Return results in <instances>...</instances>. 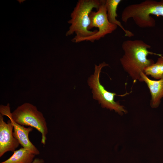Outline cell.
Returning a JSON list of instances; mask_svg holds the SVG:
<instances>
[{
    "label": "cell",
    "mask_w": 163,
    "mask_h": 163,
    "mask_svg": "<svg viewBox=\"0 0 163 163\" xmlns=\"http://www.w3.org/2000/svg\"><path fill=\"white\" fill-rule=\"evenodd\" d=\"M124 54L120 59L124 70L135 81L142 82L141 74L145 69L155 62L147 58L149 54L161 55L150 52V45L140 40H129L124 41L121 45Z\"/></svg>",
    "instance_id": "obj_1"
},
{
    "label": "cell",
    "mask_w": 163,
    "mask_h": 163,
    "mask_svg": "<svg viewBox=\"0 0 163 163\" xmlns=\"http://www.w3.org/2000/svg\"><path fill=\"white\" fill-rule=\"evenodd\" d=\"M103 0H79L71 13L68 23L71 25L66 35L75 34L76 38L86 37L94 35L98 30L88 29L90 24L89 14L92 9L97 10Z\"/></svg>",
    "instance_id": "obj_2"
},
{
    "label": "cell",
    "mask_w": 163,
    "mask_h": 163,
    "mask_svg": "<svg viewBox=\"0 0 163 163\" xmlns=\"http://www.w3.org/2000/svg\"><path fill=\"white\" fill-rule=\"evenodd\" d=\"M11 117L15 122L21 125L36 129L41 134V143L45 145L48 133L47 123L43 114L36 106L25 103L11 113Z\"/></svg>",
    "instance_id": "obj_3"
},
{
    "label": "cell",
    "mask_w": 163,
    "mask_h": 163,
    "mask_svg": "<svg viewBox=\"0 0 163 163\" xmlns=\"http://www.w3.org/2000/svg\"><path fill=\"white\" fill-rule=\"evenodd\" d=\"M108 64L104 62L97 66L95 65L94 72L88 78V82L90 88L92 89L93 98L98 101L103 108L113 110L119 114L122 115L127 113L124 106L120 104L114 100L116 96H123L128 93L122 95H118L115 93L107 90L100 82L99 77L102 69L104 67L108 66Z\"/></svg>",
    "instance_id": "obj_4"
},
{
    "label": "cell",
    "mask_w": 163,
    "mask_h": 163,
    "mask_svg": "<svg viewBox=\"0 0 163 163\" xmlns=\"http://www.w3.org/2000/svg\"><path fill=\"white\" fill-rule=\"evenodd\" d=\"M105 0H103L101 4L96 11H92L89 14L90 24L88 29L94 27L98 28L97 32L91 36L84 38L74 37L72 40L74 43H80L84 41L94 42L104 38L115 31L118 26L110 23L107 18Z\"/></svg>",
    "instance_id": "obj_5"
},
{
    "label": "cell",
    "mask_w": 163,
    "mask_h": 163,
    "mask_svg": "<svg viewBox=\"0 0 163 163\" xmlns=\"http://www.w3.org/2000/svg\"><path fill=\"white\" fill-rule=\"evenodd\" d=\"M0 114L7 116L11 122L14 127L13 135L18 141L21 146L35 155H39L38 149L31 142L29 139V133L32 132L33 128L31 127H26L15 122L12 119L9 103L6 105H1Z\"/></svg>",
    "instance_id": "obj_6"
},
{
    "label": "cell",
    "mask_w": 163,
    "mask_h": 163,
    "mask_svg": "<svg viewBox=\"0 0 163 163\" xmlns=\"http://www.w3.org/2000/svg\"><path fill=\"white\" fill-rule=\"evenodd\" d=\"M13 125L9 120L7 123L0 114V157L8 152H14L20 143L13 135Z\"/></svg>",
    "instance_id": "obj_7"
},
{
    "label": "cell",
    "mask_w": 163,
    "mask_h": 163,
    "mask_svg": "<svg viewBox=\"0 0 163 163\" xmlns=\"http://www.w3.org/2000/svg\"><path fill=\"white\" fill-rule=\"evenodd\" d=\"M142 82L146 84L151 95L150 105L156 108L159 106L163 97V78L157 80L150 79L144 73L141 74Z\"/></svg>",
    "instance_id": "obj_8"
},
{
    "label": "cell",
    "mask_w": 163,
    "mask_h": 163,
    "mask_svg": "<svg viewBox=\"0 0 163 163\" xmlns=\"http://www.w3.org/2000/svg\"><path fill=\"white\" fill-rule=\"evenodd\" d=\"M121 1V0H105L107 17L110 23L119 27L125 33V36L130 37L134 36L133 33L126 29L121 22L116 19L117 16V8Z\"/></svg>",
    "instance_id": "obj_9"
},
{
    "label": "cell",
    "mask_w": 163,
    "mask_h": 163,
    "mask_svg": "<svg viewBox=\"0 0 163 163\" xmlns=\"http://www.w3.org/2000/svg\"><path fill=\"white\" fill-rule=\"evenodd\" d=\"M13 152L9 158L0 163H32L36 155L23 147Z\"/></svg>",
    "instance_id": "obj_10"
},
{
    "label": "cell",
    "mask_w": 163,
    "mask_h": 163,
    "mask_svg": "<svg viewBox=\"0 0 163 163\" xmlns=\"http://www.w3.org/2000/svg\"><path fill=\"white\" fill-rule=\"evenodd\" d=\"M155 62L147 67L144 73L156 79L163 78V56H159Z\"/></svg>",
    "instance_id": "obj_11"
},
{
    "label": "cell",
    "mask_w": 163,
    "mask_h": 163,
    "mask_svg": "<svg viewBox=\"0 0 163 163\" xmlns=\"http://www.w3.org/2000/svg\"><path fill=\"white\" fill-rule=\"evenodd\" d=\"M44 161L42 159L36 158L34 159L32 163H44Z\"/></svg>",
    "instance_id": "obj_12"
}]
</instances>
